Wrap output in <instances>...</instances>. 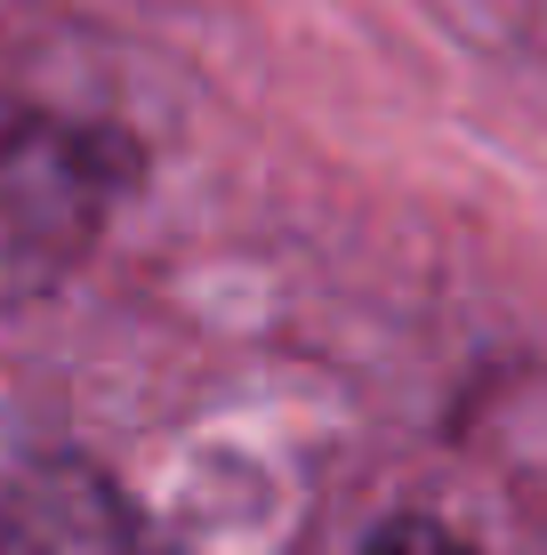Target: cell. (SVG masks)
<instances>
[{
	"mask_svg": "<svg viewBox=\"0 0 547 555\" xmlns=\"http://www.w3.org/2000/svg\"><path fill=\"white\" fill-rule=\"evenodd\" d=\"M370 555H467L451 531H435V524H394V531H379L370 540Z\"/></svg>",
	"mask_w": 547,
	"mask_h": 555,
	"instance_id": "obj_2",
	"label": "cell"
},
{
	"mask_svg": "<svg viewBox=\"0 0 547 555\" xmlns=\"http://www.w3.org/2000/svg\"><path fill=\"white\" fill-rule=\"evenodd\" d=\"M0 555H154L138 507L89 459H0Z\"/></svg>",
	"mask_w": 547,
	"mask_h": 555,
	"instance_id": "obj_1",
	"label": "cell"
}]
</instances>
